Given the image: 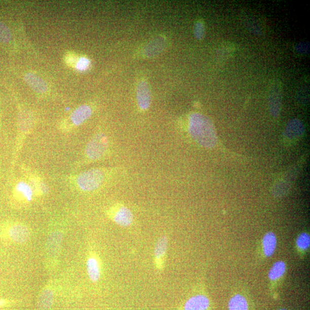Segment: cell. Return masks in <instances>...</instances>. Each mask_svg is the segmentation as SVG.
I'll return each mask as SVG.
<instances>
[{
	"instance_id": "cell-1",
	"label": "cell",
	"mask_w": 310,
	"mask_h": 310,
	"mask_svg": "<svg viewBox=\"0 0 310 310\" xmlns=\"http://www.w3.org/2000/svg\"><path fill=\"white\" fill-rule=\"evenodd\" d=\"M189 132L199 145L208 148L215 147L217 143L216 130L211 119L206 116L193 113L189 118Z\"/></svg>"
},
{
	"instance_id": "cell-2",
	"label": "cell",
	"mask_w": 310,
	"mask_h": 310,
	"mask_svg": "<svg viewBox=\"0 0 310 310\" xmlns=\"http://www.w3.org/2000/svg\"><path fill=\"white\" fill-rule=\"evenodd\" d=\"M30 235L28 227L20 222L8 221L0 224V238L7 244H24Z\"/></svg>"
},
{
	"instance_id": "cell-3",
	"label": "cell",
	"mask_w": 310,
	"mask_h": 310,
	"mask_svg": "<svg viewBox=\"0 0 310 310\" xmlns=\"http://www.w3.org/2000/svg\"><path fill=\"white\" fill-rule=\"evenodd\" d=\"M106 180V174L102 170L94 168L83 172L74 178V183L82 191H93L98 189Z\"/></svg>"
},
{
	"instance_id": "cell-4",
	"label": "cell",
	"mask_w": 310,
	"mask_h": 310,
	"mask_svg": "<svg viewBox=\"0 0 310 310\" xmlns=\"http://www.w3.org/2000/svg\"><path fill=\"white\" fill-rule=\"evenodd\" d=\"M33 124V119L31 113L27 111H20L18 117V134L16 142L15 148L14 152V156L12 162L11 173L14 169L15 163L17 158L23 145L25 136L29 133L31 130Z\"/></svg>"
},
{
	"instance_id": "cell-5",
	"label": "cell",
	"mask_w": 310,
	"mask_h": 310,
	"mask_svg": "<svg viewBox=\"0 0 310 310\" xmlns=\"http://www.w3.org/2000/svg\"><path fill=\"white\" fill-rule=\"evenodd\" d=\"M108 147L107 136L103 133H98L87 144L86 147L87 158L91 160H98L106 154Z\"/></svg>"
},
{
	"instance_id": "cell-6",
	"label": "cell",
	"mask_w": 310,
	"mask_h": 310,
	"mask_svg": "<svg viewBox=\"0 0 310 310\" xmlns=\"http://www.w3.org/2000/svg\"><path fill=\"white\" fill-rule=\"evenodd\" d=\"M34 195L33 191L27 181L17 180L13 186L12 198L17 203H30L32 201Z\"/></svg>"
},
{
	"instance_id": "cell-7",
	"label": "cell",
	"mask_w": 310,
	"mask_h": 310,
	"mask_svg": "<svg viewBox=\"0 0 310 310\" xmlns=\"http://www.w3.org/2000/svg\"><path fill=\"white\" fill-rule=\"evenodd\" d=\"M92 114V109L91 107L83 105L76 109L70 116L69 120L65 121L62 125V129L68 131L73 127L81 125L89 119Z\"/></svg>"
},
{
	"instance_id": "cell-8",
	"label": "cell",
	"mask_w": 310,
	"mask_h": 310,
	"mask_svg": "<svg viewBox=\"0 0 310 310\" xmlns=\"http://www.w3.org/2000/svg\"><path fill=\"white\" fill-rule=\"evenodd\" d=\"M108 215L113 221L121 226H129L133 223L132 212L123 205L119 204L113 206L109 210Z\"/></svg>"
},
{
	"instance_id": "cell-9",
	"label": "cell",
	"mask_w": 310,
	"mask_h": 310,
	"mask_svg": "<svg viewBox=\"0 0 310 310\" xmlns=\"http://www.w3.org/2000/svg\"><path fill=\"white\" fill-rule=\"evenodd\" d=\"M281 86L275 82L270 89L269 106L270 112L274 117H278L281 112L282 105Z\"/></svg>"
},
{
	"instance_id": "cell-10",
	"label": "cell",
	"mask_w": 310,
	"mask_h": 310,
	"mask_svg": "<svg viewBox=\"0 0 310 310\" xmlns=\"http://www.w3.org/2000/svg\"><path fill=\"white\" fill-rule=\"evenodd\" d=\"M55 292L50 286H46L42 290L38 296L36 310H50L53 305Z\"/></svg>"
},
{
	"instance_id": "cell-11",
	"label": "cell",
	"mask_w": 310,
	"mask_h": 310,
	"mask_svg": "<svg viewBox=\"0 0 310 310\" xmlns=\"http://www.w3.org/2000/svg\"><path fill=\"white\" fill-rule=\"evenodd\" d=\"M168 240L167 236L163 235L157 242L154 251L155 265L158 269H162L164 267L166 253L168 248Z\"/></svg>"
},
{
	"instance_id": "cell-12",
	"label": "cell",
	"mask_w": 310,
	"mask_h": 310,
	"mask_svg": "<svg viewBox=\"0 0 310 310\" xmlns=\"http://www.w3.org/2000/svg\"><path fill=\"white\" fill-rule=\"evenodd\" d=\"M87 273L90 280L94 283L99 280L101 275V264L98 257L94 254H90L86 261Z\"/></svg>"
},
{
	"instance_id": "cell-13",
	"label": "cell",
	"mask_w": 310,
	"mask_h": 310,
	"mask_svg": "<svg viewBox=\"0 0 310 310\" xmlns=\"http://www.w3.org/2000/svg\"><path fill=\"white\" fill-rule=\"evenodd\" d=\"M27 182L31 187L35 195L43 196L49 193V186L43 179L33 173H28L27 176Z\"/></svg>"
},
{
	"instance_id": "cell-14",
	"label": "cell",
	"mask_w": 310,
	"mask_h": 310,
	"mask_svg": "<svg viewBox=\"0 0 310 310\" xmlns=\"http://www.w3.org/2000/svg\"><path fill=\"white\" fill-rule=\"evenodd\" d=\"M137 99L139 106L142 110H147L150 107L151 91L146 82L143 81L139 84L137 89Z\"/></svg>"
},
{
	"instance_id": "cell-15",
	"label": "cell",
	"mask_w": 310,
	"mask_h": 310,
	"mask_svg": "<svg viewBox=\"0 0 310 310\" xmlns=\"http://www.w3.org/2000/svg\"><path fill=\"white\" fill-rule=\"evenodd\" d=\"M209 300L206 296L198 295L191 297L185 304V310H206Z\"/></svg>"
},
{
	"instance_id": "cell-16",
	"label": "cell",
	"mask_w": 310,
	"mask_h": 310,
	"mask_svg": "<svg viewBox=\"0 0 310 310\" xmlns=\"http://www.w3.org/2000/svg\"><path fill=\"white\" fill-rule=\"evenodd\" d=\"M24 80L31 89L38 93H45L48 89L47 84L41 77L32 73L26 74Z\"/></svg>"
},
{
	"instance_id": "cell-17",
	"label": "cell",
	"mask_w": 310,
	"mask_h": 310,
	"mask_svg": "<svg viewBox=\"0 0 310 310\" xmlns=\"http://www.w3.org/2000/svg\"><path fill=\"white\" fill-rule=\"evenodd\" d=\"M304 127L302 122L298 119L291 120L285 130V136L289 139L299 138L303 134Z\"/></svg>"
},
{
	"instance_id": "cell-18",
	"label": "cell",
	"mask_w": 310,
	"mask_h": 310,
	"mask_svg": "<svg viewBox=\"0 0 310 310\" xmlns=\"http://www.w3.org/2000/svg\"><path fill=\"white\" fill-rule=\"evenodd\" d=\"M62 240V235L59 231L50 234L47 243V251L50 256L57 255Z\"/></svg>"
},
{
	"instance_id": "cell-19",
	"label": "cell",
	"mask_w": 310,
	"mask_h": 310,
	"mask_svg": "<svg viewBox=\"0 0 310 310\" xmlns=\"http://www.w3.org/2000/svg\"><path fill=\"white\" fill-rule=\"evenodd\" d=\"M277 245L276 235L272 232H269L264 235L263 239V247L264 254L270 257L273 255Z\"/></svg>"
},
{
	"instance_id": "cell-20",
	"label": "cell",
	"mask_w": 310,
	"mask_h": 310,
	"mask_svg": "<svg viewBox=\"0 0 310 310\" xmlns=\"http://www.w3.org/2000/svg\"><path fill=\"white\" fill-rule=\"evenodd\" d=\"M229 310H248L247 300L245 297L240 294L234 295L229 303Z\"/></svg>"
},
{
	"instance_id": "cell-21",
	"label": "cell",
	"mask_w": 310,
	"mask_h": 310,
	"mask_svg": "<svg viewBox=\"0 0 310 310\" xmlns=\"http://www.w3.org/2000/svg\"><path fill=\"white\" fill-rule=\"evenodd\" d=\"M286 270V265L285 262L279 261L275 263L270 268L268 273V278L270 280H278L285 274Z\"/></svg>"
},
{
	"instance_id": "cell-22",
	"label": "cell",
	"mask_w": 310,
	"mask_h": 310,
	"mask_svg": "<svg viewBox=\"0 0 310 310\" xmlns=\"http://www.w3.org/2000/svg\"><path fill=\"white\" fill-rule=\"evenodd\" d=\"M12 38V33L10 28L3 22L0 21V42L7 43Z\"/></svg>"
},
{
	"instance_id": "cell-23",
	"label": "cell",
	"mask_w": 310,
	"mask_h": 310,
	"mask_svg": "<svg viewBox=\"0 0 310 310\" xmlns=\"http://www.w3.org/2000/svg\"><path fill=\"white\" fill-rule=\"evenodd\" d=\"M309 244L310 237L307 233L300 234L296 239V245L301 250H307L309 247Z\"/></svg>"
},
{
	"instance_id": "cell-24",
	"label": "cell",
	"mask_w": 310,
	"mask_h": 310,
	"mask_svg": "<svg viewBox=\"0 0 310 310\" xmlns=\"http://www.w3.org/2000/svg\"><path fill=\"white\" fill-rule=\"evenodd\" d=\"M164 47V41L161 40V39H157L154 41H153L151 45H148V54H154L155 55L156 52H159L158 50L159 49L160 51L161 49H163Z\"/></svg>"
},
{
	"instance_id": "cell-25",
	"label": "cell",
	"mask_w": 310,
	"mask_h": 310,
	"mask_svg": "<svg viewBox=\"0 0 310 310\" xmlns=\"http://www.w3.org/2000/svg\"><path fill=\"white\" fill-rule=\"evenodd\" d=\"M194 35L196 39L201 40L204 36V27L202 22L198 21L196 23L194 27Z\"/></svg>"
},
{
	"instance_id": "cell-26",
	"label": "cell",
	"mask_w": 310,
	"mask_h": 310,
	"mask_svg": "<svg viewBox=\"0 0 310 310\" xmlns=\"http://www.w3.org/2000/svg\"><path fill=\"white\" fill-rule=\"evenodd\" d=\"M89 64L90 62L88 59L82 58L78 62L77 68L80 70V71H85V70L88 67Z\"/></svg>"
},
{
	"instance_id": "cell-27",
	"label": "cell",
	"mask_w": 310,
	"mask_h": 310,
	"mask_svg": "<svg viewBox=\"0 0 310 310\" xmlns=\"http://www.w3.org/2000/svg\"><path fill=\"white\" fill-rule=\"evenodd\" d=\"M16 303V301L4 298H0V308L10 307Z\"/></svg>"
},
{
	"instance_id": "cell-28",
	"label": "cell",
	"mask_w": 310,
	"mask_h": 310,
	"mask_svg": "<svg viewBox=\"0 0 310 310\" xmlns=\"http://www.w3.org/2000/svg\"><path fill=\"white\" fill-rule=\"evenodd\" d=\"M296 50L299 52H308V45H305V44H299L296 47Z\"/></svg>"
},
{
	"instance_id": "cell-29",
	"label": "cell",
	"mask_w": 310,
	"mask_h": 310,
	"mask_svg": "<svg viewBox=\"0 0 310 310\" xmlns=\"http://www.w3.org/2000/svg\"><path fill=\"white\" fill-rule=\"evenodd\" d=\"M280 310H286V309H280Z\"/></svg>"
}]
</instances>
